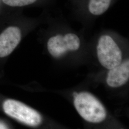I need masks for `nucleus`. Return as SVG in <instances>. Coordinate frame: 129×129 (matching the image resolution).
Masks as SVG:
<instances>
[{"label":"nucleus","instance_id":"1","mask_svg":"<svg viewBox=\"0 0 129 129\" xmlns=\"http://www.w3.org/2000/svg\"><path fill=\"white\" fill-rule=\"evenodd\" d=\"M120 0H68L70 12L85 21L93 20L107 13Z\"/></svg>","mask_w":129,"mask_h":129},{"label":"nucleus","instance_id":"2","mask_svg":"<svg viewBox=\"0 0 129 129\" xmlns=\"http://www.w3.org/2000/svg\"><path fill=\"white\" fill-rule=\"evenodd\" d=\"M74 106L80 116L91 123H100L105 119L107 112L97 98L87 92H80L74 98Z\"/></svg>","mask_w":129,"mask_h":129},{"label":"nucleus","instance_id":"3","mask_svg":"<svg viewBox=\"0 0 129 129\" xmlns=\"http://www.w3.org/2000/svg\"><path fill=\"white\" fill-rule=\"evenodd\" d=\"M97 55L102 66L108 69L119 65L122 61V52L115 39L109 34H103L99 38Z\"/></svg>","mask_w":129,"mask_h":129},{"label":"nucleus","instance_id":"4","mask_svg":"<svg viewBox=\"0 0 129 129\" xmlns=\"http://www.w3.org/2000/svg\"><path fill=\"white\" fill-rule=\"evenodd\" d=\"M3 108L7 115L28 126L37 127L42 122L38 112L21 102L8 99L4 102Z\"/></svg>","mask_w":129,"mask_h":129},{"label":"nucleus","instance_id":"5","mask_svg":"<svg viewBox=\"0 0 129 129\" xmlns=\"http://www.w3.org/2000/svg\"><path fill=\"white\" fill-rule=\"evenodd\" d=\"M81 44V40L78 35L69 31L51 36L47 42V48L53 56L59 57L69 51L78 50Z\"/></svg>","mask_w":129,"mask_h":129},{"label":"nucleus","instance_id":"6","mask_svg":"<svg viewBox=\"0 0 129 129\" xmlns=\"http://www.w3.org/2000/svg\"><path fill=\"white\" fill-rule=\"evenodd\" d=\"M22 38L21 29L10 26L0 34V57L10 55L18 45Z\"/></svg>","mask_w":129,"mask_h":129},{"label":"nucleus","instance_id":"7","mask_svg":"<svg viewBox=\"0 0 129 129\" xmlns=\"http://www.w3.org/2000/svg\"><path fill=\"white\" fill-rule=\"evenodd\" d=\"M129 78V61L128 59L110 69L106 81L110 87L117 88L125 84Z\"/></svg>","mask_w":129,"mask_h":129},{"label":"nucleus","instance_id":"8","mask_svg":"<svg viewBox=\"0 0 129 129\" xmlns=\"http://www.w3.org/2000/svg\"><path fill=\"white\" fill-rule=\"evenodd\" d=\"M5 5L13 7H25L36 4L42 1L47 5H55L56 0H2Z\"/></svg>","mask_w":129,"mask_h":129},{"label":"nucleus","instance_id":"9","mask_svg":"<svg viewBox=\"0 0 129 129\" xmlns=\"http://www.w3.org/2000/svg\"><path fill=\"white\" fill-rule=\"evenodd\" d=\"M4 128H5V129L7 128L6 126L4 124L0 123V129H4Z\"/></svg>","mask_w":129,"mask_h":129},{"label":"nucleus","instance_id":"10","mask_svg":"<svg viewBox=\"0 0 129 129\" xmlns=\"http://www.w3.org/2000/svg\"><path fill=\"white\" fill-rule=\"evenodd\" d=\"M78 93H77V92H75L73 93V97H74V98H75L76 97H77V96L78 95Z\"/></svg>","mask_w":129,"mask_h":129}]
</instances>
